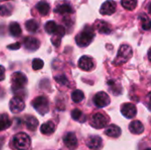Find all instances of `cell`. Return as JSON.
<instances>
[{
    "label": "cell",
    "mask_w": 151,
    "mask_h": 150,
    "mask_svg": "<svg viewBox=\"0 0 151 150\" xmlns=\"http://www.w3.org/2000/svg\"><path fill=\"white\" fill-rule=\"evenodd\" d=\"M95 37V31L90 26H86L75 37V41L78 46L86 47L90 44Z\"/></svg>",
    "instance_id": "obj_1"
},
{
    "label": "cell",
    "mask_w": 151,
    "mask_h": 150,
    "mask_svg": "<svg viewBox=\"0 0 151 150\" xmlns=\"http://www.w3.org/2000/svg\"><path fill=\"white\" fill-rule=\"evenodd\" d=\"M132 56H133L132 48L127 44H123L120 46V48L118 51V55L113 61V65H123V64L127 63L132 57Z\"/></svg>",
    "instance_id": "obj_2"
},
{
    "label": "cell",
    "mask_w": 151,
    "mask_h": 150,
    "mask_svg": "<svg viewBox=\"0 0 151 150\" xmlns=\"http://www.w3.org/2000/svg\"><path fill=\"white\" fill-rule=\"evenodd\" d=\"M12 144L17 150H27L30 148L31 141L28 135L24 133H19L13 137Z\"/></svg>",
    "instance_id": "obj_3"
},
{
    "label": "cell",
    "mask_w": 151,
    "mask_h": 150,
    "mask_svg": "<svg viewBox=\"0 0 151 150\" xmlns=\"http://www.w3.org/2000/svg\"><path fill=\"white\" fill-rule=\"evenodd\" d=\"M27 83V76L20 72H15L12 75V88L13 91H18L26 87Z\"/></svg>",
    "instance_id": "obj_4"
},
{
    "label": "cell",
    "mask_w": 151,
    "mask_h": 150,
    "mask_svg": "<svg viewBox=\"0 0 151 150\" xmlns=\"http://www.w3.org/2000/svg\"><path fill=\"white\" fill-rule=\"evenodd\" d=\"M32 105H33L34 109L39 114H41L42 116L45 115L50 111L49 101L45 96H38V97H36L32 102Z\"/></svg>",
    "instance_id": "obj_5"
},
{
    "label": "cell",
    "mask_w": 151,
    "mask_h": 150,
    "mask_svg": "<svg viewBox=\"0 0 151 150\" xmlns=\"http://www.w3.org/2000/svg\"><path fill=\"white\" fill-rule=\"evenodd\" d=\"M45 31L50 34H55L56 37L60 41V38L65 34V30L62 26H58L55 21L50 20L45 24Z\"/></svg>",
    "instance_id": "obj_6"
},
{
    "label": "cell",
    "mask_w": 151,
    "mask_h": 150,
    "mask_svg": "<svg viewBox=\"0 0 151 150\" xmlns=\"http://www.w3.org/2000/svg\"><path fill=\"white\" fill-rule=\"evenodd\" d=\"M107 124H108V119L102 113H96L91 117L90 125H91V126H93L96 129L104 128L107 126Z\"/></svg>",
    "instance_id": "obj_7"
},
{
    "label": "cell",
    "mask_w": 151,
    "mask_h": 150,
    "mask_svg": "<svg viewBox=\"0 0 151 150\" xmlns=\"http://www.w3.org/2000/svg\"><path fill=\"white\" fill-rule=\"evenodd\" d=\"M94 103L98 108H104L110 104L111 100L109 95L105 92H98L94 96Z\"/></svg>",
    "instance_id": "obj_8"
},
{
    "label": "cell",
    "mask_w": 151,
    "mask_h": 150,
    "mask_svg": "<svg viewBox=\"0 0 151 150\" xmlns=\"http://www.w3.org/2000/svg\"><path fill=\"white\" fill-rule=\"evenodd\" d=\"M25 109L24 100L19 96L13 97L10 102V110L12 113H19Z\"/></svg>",
    "instance_id": "obj_9"
},
{
    "label": "cell",
    "mask_w": 151,
    "mask_h": 150,
    "mask_svg": "<svg viewBox=\"0 0 151 150\" xmlns=\"http://www.w3.org/2000/svg\"><path fill=\"white\" fill-rule=\"evenodd\" d=\"M116 2L113 0H107L102 4L100 8V13L102 15H111L116 11Z\"/></svg>",
    "instance_id": "obj_10"
},
{
    "label": "cell",
    "mask_w": 151,
    "mask_h": 150,
    "mask_svg": "<svg viewBox=\"0 0 151 150\" xmlns=\"http://www.w3.org/2000/svg\"><path fill=\"white\" fill-rule=\"evenodd\" d=\"M121 113L122 115L130 119V118H133L135 117L136 113H137V110H136V107L134 106V104L133 103H124L122 106H121Z\"/></svg>",
    "instance_id": "obj_11"
},
{
    "label": "cell",
    "mask_w": 151,
    "mask_h": 150,
    "mask_svg": "<svg viewBox=\"0 0 151 150\" xmlns=\"http://www.w3.org/2000/svg\"><path fill=\"white\" fill-rule=\"evenodd\" d=\"M86 144H87L88 148H89L90 149L97 150L102 147L103 140H102L101 137H99L97 135H92V136H89L87 139Z\"/></svg>",
    "instance_id": "obj_12"
},
{
    "label": "cell",
    "mask_w": 151,
    "mask_h": 150,
    "mask_svg": "<svg viewBox=\"0 0 151 150\" xmlns=\"http://www.w3.org/2000/svg\"><path fill=\"white\" fill-rule=\"evenodd\" d=\"M63 141H64L65 145L70 150L75 149L78 145V141H77L76 135L73 133H67L64 136Z\"/></svg>",
    "instance_id": "obj_13"
},
{
    "label": "cell",
    "mask_w": 151,
    "mask_h": 150,
    "mask_svg": "<svg viewBox=\"0 0 151 150\" xmlns=\"http://www.w3.org/2000/svg\"><path fill=\"white\" fill-rule=\"evenodd\" d=\"M79 67L84 71H91L94 66H95V64H94V61L93 59L90 57H88V56H83L80 58L79 60Z\"/></svg>",
    "instance_id": "obj_14"
},
{
    "label": "cell",
    "mask_w": 151,
    "mask_h": 150,
    "mask_svg": "<svg viewBox=\"0 0 151 150\" xmlns=\"http://www.w3.org/2000/svg\"><path fill=\"white\" fill-rule=\"evenodd\" d=\"M23 43H24V47L28 50H31V51H35L36 50L39 46H40V42L35 38V37H26L23 41Z\"/></svg>",
    "instance_id": "obj_15"
},
{
    "label": "cell",
    "mask_w": 151,
    "mask_h": 150,
    "mask_svg": "<svg viewBox=\"0 0 151 150\" xmlns=\"http://www.w3.org/2000/svg\"><path fill=\"white\" fill-rule=\"evenodd\" d=\"M95 27H96V28L97 29V31L100 34H108L111 33V26L107 22H105L104 20H96V23H95Z\"/></svg>",
    "instance_id": "obj_16"
},
{
    "label": "cell",
    "mask_w": 151,
    "mask_h": 150,
    "mask_svg": "<svg viewBox=\"0 0 151 150\" xmlns=\"http://www.w3.org/2000/svg\"><path fill=\"white\" fill-rule=\"evenodd\" d=\"M129 130L134 134H141L144 132V126L142 125L141 121L135 120L130 123Z\"/></svg>",
    "instance_id": "obj_17"
},
{
    "label": "cell",
    "mask_w": 151,
    "mask_h": 150,
    "mask_svg": "<svg viewBox=\"0 0 151 150\" xmlns=\"http://www.w3.org/2000/svg\"><path fill=\"white\" fill-rule=\"evenodd\" d=\"M105 134L111 138H119L121 135V129L116 125L109 126L105 130Z\"/></svg>",
    "instance_id": "obj_18"
},
{
    "label": "cell",
    "mask_w": 151,
    "mask_h": 150,
    "mask_svg": "<svg viewBox=\"0 0 151 150\" xmlns=\"http://www.w3.org/2000/svg\"><path fill=\"white\" fill-rule=\"evenodd\" d=\"M56 129V126L52 121H48L44 124L42 125L41 126V133L44 135H50L51 133H53L55 132Z\"/></svg>",
    "instance_id": "obj_19"
},
{
    "label": "cell",
    "mask_w": 151,
    "mask_h": 150,
    "mask_svg": "<svg viewBox=\"0 0 151 150\" xmlns=\"http://www.w3.org/2000/svg\"><path fill=\"white\" fill-rule=\"evenodd\" d=\"M25 123L29 131H35L38 126V120L34 116H27L25 119Z\"/></svg>",
    "instance_id": "obj_20"
},
{
    "label": "cell",
    "mask_w": 151,
    "mask_h": 150,
    "mask_svg": "<svg viewBox=\"0 0 151 150\" xmlns=\"http://www.w3.org/2000/svg\"><path fill=\"white\" fill-rule=\"evenodd\" d=\"M55 11L59 14H68V13H73V10L70 4H58L57 6V8L55 9Z\"/></svg>",
    "instance_id": "obj_21"
},
{
    "label": "cell",
    "mask_w": 151,
    "mask_h": 150,
    "mask_svg": "<svg viewBox=\"0 0 151 150\" xmlns=\"http://www.w3.org/2000/svg\"><path fill=\"white\" fill-rule=\"evenodd\" d=\"M36 8L38 10V12L41 14V15H47L50 11V4L42 0V1H40L37 4H36Z\"/></svg>",
    "instance_id": "obj_22"
},
{
    "label": "cell",
    "mask_w": 151,
    "mask_h": 150,
    "mask_svg": "<svg viewBox=\"0 0 151 150\" xmlns=\"http://www.w3.org/2000/svg\"><path fill=\"white\" fill-rule=\"evenodd\" d=\"M9 31H10V34L11 35L14 36V37H17V36H19L21 34V28H20V26L19 25V23L17 22H12L9 26Z\"/></svg>",
    "instance_id": "obj_23"
},
{
    "label": "cell",
    "mask_w": 151,
    "mask_h": 150,
    "mask_svg": "<svg viewBox=\"0 0 151 150\" xmlns=\"http://www.w3.org/2000/svg\"><path fill=\"white\" fill-rule=\"evenodd\" d=\"M12 122L6 114H0V131L5 130L10 127Z\"/></svg>",
    "instance_id": "obj_24"
},
{
    "label": "cell",
    "mask_w": 151,
    "mask_h": 150,
    "mask_svg": "<svg viewBox=\"0 0 151 150\" xmlns=\"http://www.w3.org/2000/svg\"><path fill=\"white\" fill-rule=\"evenodd\" d=\"M26 28L28 32L35 33L39 28V25L35 19H29L26 22Z\"/></svg>",
    "instance_id": "obj_25"
},
{
    "label": "cell",
    "mask_w": 151,
    "mask_h": 150,
    "mask_svg": "<svg viewBox=\"0 0 151 150\" xmlns=\"http://www.w3.org/2000/svg\"><path fill=\"white\" fill-rule=\"evenodd\" d=\"M121 4L127 10L134 11L137 6V0H121Z\"/></svg>",
    "instance_id": "obj_26"
},
{
    "label": "cell",
    "mask_w": 151,
    "mask_h": 150,
    "mask_svg": "<svg viewBox=\"0 0 151 150\" xmlns=\"http://www.w3.org/2000/svg\"><path fill=\"white\" fill-rule=\"evenodd\" d=\"M72 118L74 120H76L78 122H81V123L85 122V120H86V117L84 116L82 111L78 109H75L72 111Z\"/></svg>",
    "instance_id": "obj_27"
},
{
    "label": "cell",
    "mask_w": 151,
    "mask_h": 150,
    "mask_svg": "<svg viewBox=\"0 0 151 150\" xmlns=\"http://www.w3.org/2000/svg\"><path fill=\"white\" fill-rule=\"evenodd\" d=\"M83 99H84V94L81 90L76 89L72 93V100L74 103H81Z\"/></svg>",
    "instance_id": "obj_28"
},
{
    "label": "cell",
    "mask_w": 151,
    "mask_h": 150,
    "mask_svg": "<svg viewBox=\"0 0 151 150\" xmlns=\"http://www.w3.org/2000/svg\"><path fill=\"white\" fill-rule=\"evenodd\" d=\"M12 7L9 4L0 5V15L2 16L10 15L12 13Z\"/></svg>",
    "instance_id": "obj_29"
},
{
    "label": "cell",
    "mask_w": 151,
    "mask_h": 150,
    "mask_svg": "<svg viewBox=\"0 0 151 150\" xmlns=\"http://www.w3.org/2000/svg\"><path fill=\"white\" fill-rule=\"evenodd\" d=\"M32 66H33V69L35 71L41 70L43 67V61L40 58H35L32 62Z\"/></svg>",
    "instance_id": "obj_30"
},
{
    "label": "cell",
    "mask_w": 151,
    "mask_h": 150,
    "mask_svg": "<svg viewBox=\"0 0 151 150\" xmlns=\"http://www.w3.org/2000/svg\"><path fill=\"white\" fill-rule=\"evenodd\" d=\"M141 20H142V28L144 30H150V21L149 17L144 14L141 18Z\"/></svg>",
    "instance_id": "obj_31"
},
{
    "label": "cell",
    "mask_w": 151,
    "mask_h": 150,
    "mask_svg": "<svg viewBox=\"0 0 151 150\" xmlns=\"http://www.w3.org/2000/svg\"><path fill=\"white\" fill-rule=\"evenodd\" d=\"M55 80H56L58 83L61 84V85H68V84H69L67 78H66L65 76H64V75L56 76V77H55Z\"/></svg>",
    "instance_id": "obj_32"
},
{
    "label": "cell",
    "mask_w": 151,
    "mask_h": 150,
    "mask_svg": "<svg viewBox=\"0 0 151 150\" xmlns=\"http://www.w3.org/2000/svg\"><path fill=\"white\" fill-rule=\"evenodd\" d=\"M5 77V69L4 66L0 65V81L3 80Z\"/></svg>",
    "instance_id": "obj_33"
},
{
    "label": "cell",
    "mask_w": 151,
    "mask_h": 150,
    "mask_svg": "<svg viewBox=\"0 0 151 150\" xmlns=\"http://www.w3.org/2000/svg\"><path fill=\"white\" fill-rule=\"evenodd\" d=\"M19 47H20V44H19V42H16V43H14V44H12V45H9V46H8V48L11 49V50L19 49Z\"/></svg>",
    "instance_id": "obj_34"
},
{
    "label": "cell",
    "mask_w": 151,
    "mask_h": 150,
    "mask_svg": "<svg viewBox=\"0 0 151 150\" xmlns=\"http://www.w3.org/2000/svg\"><path fill=\"white\" fill-rule=\"evenodd\" d=\"M146 150H150V149H147Z\"/></svg>",
    "instance_id": "obj_35"
},
{
    "label": "cell",
    "mask_w": 151,
    "mask_h": 150,
    "mask_svg": "<svg viewBox=\"0 0 151 150\" xmlns=\"http://www.w3.org/2000/svg\"><path fill=\"white\" fill-rule=\"evenodd\" d=\"M1 1H7V0H1Z\"/></svg>",
    "instance_id": "obj_36"
}]
</instances>
